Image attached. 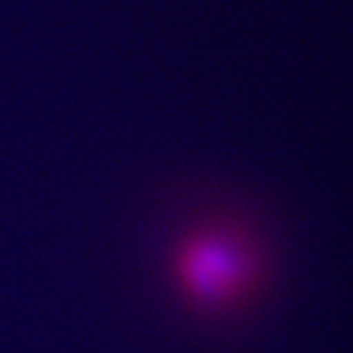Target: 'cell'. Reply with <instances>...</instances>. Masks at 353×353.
I'll return each mask as SVG.
<instances>
[{
  "label": "cell",
  "instance_id": "6da1fadb",
  "mask_svg": "<svg viewBox=\"0 0 353 353\" xmlns=\"http://www.w3.org/2000/svg\"><path fill=\"white\" fill-rule=\"evenodd\" d=\"M179 303L206 320L238 314L259 294L267 257L257 232L234 214H208L187 226L167 259Z\"/></svg>",
  "mask_w": 353,
  "mask_h": 353
}]
</instances>
